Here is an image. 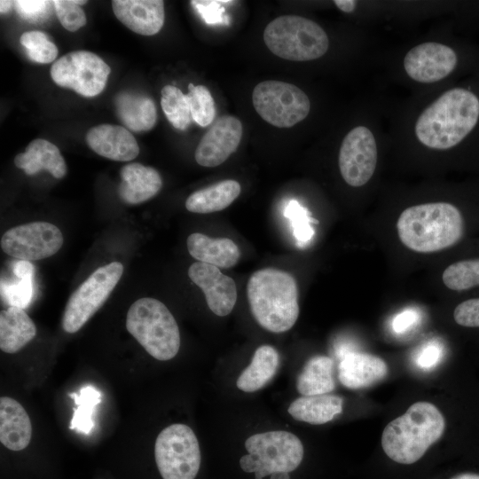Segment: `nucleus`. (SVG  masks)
Here are the masks:
<instances>
[{
  "label": "nucleus",
  "instance_id": "1",
  "mask_svg": "<svg viewBox=\"0 0 479 479\" xmlns=\"http://www.w3.org/2000/svg\"><path fill=\"white\" fill-rule=\"evenodd\" d=\"M478 118V98L466 89H452L420 114L415 124V134L427 147L449 149L470 133Z\"/></svg>",
  "mask_w": 479,
  "mask_h": 479
},
{
  "label": "nucleus",
  "instance_id": "2",
  "mask_svg": "<svg viewBox=\"0 0 479 479\" xmlns=\"http://www.w3.org/2000/svg\"><path fill=\"white\" fill-rule=\"evenodd\" d=\"M397 230L401 242L419 253H432L455 245L462 237L459 210L447 202L415 205L399 216Z\"/></svg>",
  "mask_w": 479,
  "mask_h": 479
},
{
  "label": "nucleus",
  "instance_id": "3",
  "mask_svg": "<svg viewBox=\"0 0 479 479\" xmlns=\"http://www.w3.org/2000/svg\"><path fill=\"white\" fill-rule=\"evenodd\" d=\"M251 313L257 323L272 333H284L299 316L298 288L288 272L264 268L255 271L247 285Z\"/></svg>",
  "mask_w": 479,
  "mask_h": 479
},
{
  "label": "nucleus",
  "instance_id": "4",
  "mask_svg": "<svg viewBox=\"0 0 479 479\" xmlns=\"http://www.w3.org/2000/svg\"><path fill=\"white\" fill-rule=\"evenodd\" d=\"M444 428V418L435 404L416 402L385 427L381 446L392 460L412 464L441 437Z\"/></svg>",
  "mask_w": 479,
  "mask_h": 479
},
{
  "label": "nucleus",
  "instance_id": "5",
  "mask_svg": "<svg viewBox=\"0 0 479 479\" xmlns=\"http://www.w3.org/2000/svg\"><path fill=\"white\" fill-rule=\"evenodd\" d=\"M126 328L155 359L169 360L179 350L177 323L165 304L157 299L143 297L134 302L127 313Z\"/></svg>",
  "mask_w": 479,
  "mask_h": 479
},
{
  "label": "nucleus",
  "instance_id": "6",
  "mask_svg": "<svg viewBox=\"0 0 479 479\" xmlns=\"http://www.w3.org/2000/svg\"><path fill=\"white\" fill-rule=\"evenodd\" d=\"M263 41L273 54L293 61L318 59L329 46L327 35L318 24L295 15L271 20L264 29Z\"/></svg>",
  "mask_w": 479,
  "mask_h": 479
},
{
  "label": "nucleus",
  "instance_id": "7",
  "mask_svg": "<svg viewBox=\"0 0 479 479\" xmlns=\"http://www.w3.org/2000/svg\"><path fill=\"white\" fill-rule=\"evenodd\" d=\"M248 454L242 456L240 466L243 471L255 473L263 479L276 472L294 471L303 458L300 439L287 431H268L249 436L245 442Z\"/></svg>",
  "mask_w": 479,
  "mask_h": 479
},
{
  "label": "nucleus",
  "instance_id": "8",
  "mask_svg": "<svg viewBox=\"0 0 479 479\" xmlns=\"http://www.w3.org/2000/svg\"><path fill=\"white\" fill-rule=\"evenodd\" d=\"M154 458L163 479H194L201 455L192 429L179 423L162 429L154 444Z\"/></svg>",
  "mask_w": 479,
  "mask_h": 479
},
{
  "label": "nucleus",
  "instance_id": "9",
  "mask_svg": "<svg viewBox=\"0 0 479 479\" xmlns=\"http://www.w3.org/2000/svg\"><path fill=\"white\" fill-rule=\"evenodd\" d=\"M123 273L120 262H112L93 271L69 297L63 313L64 331L74 334L105 303Z\"/></svg>",
  "mask_w": 479,
  "mask_h": 479
},
{
  "label": "nucleus",
  "instance_id": "10",
  "mask_svg": "<svg viewBox=\"0 0 479 479\" xmlns=\"http://www.w3.org/2000/svg\"><path fill=\"white\" fill-rule=\"evenodd\" d=\"M253 106L268 123L290 128L304 120L310 113L308 96L297 86L280 81H264L252 92Z\"/></svg>",
  "mask_w": 479,
  "mask_h": 479
},
{
  "label": "nucleus",
  "instance_id": "11",
  "mask_svg": "<svg viewBox=\"0 0 479 479\" xmlns=\"http://www.w3.org/2000/svg\"><path fill=\"white\" fill-rule=\"evenodd\" d=\"M110 72L109 66L95 53L77 51L56 60L51 66V76L59 86L91 98L102 92Z\"/></svg>",
  "mask_w": 479,
  "mask_h": 479
},
{
  "label": "nucleus",
  "instance_id": "12",
  "mask_svg": "<svg viewBox=\"0 0 479 479\" xmlns=\"http://www.w3.org/2000/svg\"><path fill=\"white\" fill-rule=\"evenodd\" d=\"M60 230L48 222H32L12 227L1 238V248L21 261H37L55 255L63 245Z\"/></svg>",
  "mask_w": 479,
  "mask_h": 479
},
{
  "label": "nucleus",
  "instance_id": "13",
  "mask_svg": "<svg viewBox=\"0 0 479 479\" xmlns=\"http://www.w3.org/2000/svg\"><path fill=\"white\" fill-rule=\"evenodd\" d=\"M338 163L343 180L350 186H362L371 179L377 163V146L369 129L357 126L345 136Z\"/></svg>",
  "mask_w": 479,
  "mask_h": 479
},
{
  "label": "nucleus",
  "instance_id": "14",
  "mask_svg": "<svg viewBox=\"0 0 479 479\" xmlns=\"http://www.w3.org/2000/svg\"><path fill=\"white\" fill-rule=\"evenodd\" d=\"M457 64L455 51L442 43H424L411 49L404 59L406 74L420 82H438L450 75Z\"/></svg>",
  "mask_w": 479,
  "mask_h": 479
},
{
  "label": "nucleus",
  "instance_id": "15",
  "mask_svg": "<svg viewBox=\"0 0 479 479\" xmlns=\"http://www.w3.org/2000/svg\"><path fill=\"white\" fill-rule=\"evenodd\" d=\"M242 132V124L236 117H219L201 137L194 153L196 162L209 168L222 164L237 150Z\"/></svg>",
  "mask_w": 479,
  "mask_h": 479
},
{
  "label": "nucleus",
  "instance_id": "16",
  "mask_svg": "<svg viewBox=\"0 0 479 479\" xmlns=\"http://www.w3.org/2000/svg\"><path fill=\"white\" fill-rule=\"evenodd\" d=\"M188 276L202 290L214 314L224 317L231 313L237 301L236 284L231 277L218 267L201 262L191 264Z\"/></svg>",
  "mask_w": 479,
  "mask_h": 479
},
{
  "label": "nucleus",
  "instance_id": "17",
  "mask_svg": "<svg viewBox=\"0 0 479 479\" xmlns=\"http://www.w3.org/2000/svg\"><path fill=\"white\" fill-rule=\"evenodd\" d=\"M112 8L123 25L142 35L157 34L164 24V2L161 0H114Z\"/></svg>",
  "mask_w": 479,
  "mask_h": 479
},
{
  "label": "nucleus",
  "instance_id": "18",
  "mask_svg": "<svg viewBox=\"0 0 479 479\" xmlns=\"http://www.w3.org/2000/svg\"><path fill=\"white\" fill-rule=\"evenodd\" d=\"M86 141L96 153L113 161H129L139 153V146L133 135L120 125L95 126L87 132Z\"/></svg>",
  "mask_w": 479,
  "mask_h": 479
},
{
  "label": "nucleus",
  "instance_id": "19",
  "mask_svg": "<svg viewBox=\"0 0 479 479\" xmlns=\"http://www.w3.org/2000/svg\"><path fill=\"white\" fill-rule=\"evenodd\" d=\"M388 366L381 357L358 351H350L340 358L338 378L346 388L358 389L383 379Z\"/></svg>",
  "mask_w": 479,
  "mask_h": 479
},
{
  "label": "nucleus",
  "instance_id": "20",
  "mask_svg": "<svg viewBox=\"0 0 479 479\" xmlns=\"http://www.w3.org/2000/svg\"><path fill=\"white\" fill-rule=\"evenodd\" d=\"M118 186L121 200L127 204H139L155 196L162 186L159 172L137 162L123 166Z\"/></svg>",
  "mask_w": 479,
  "mask_h": 479
},
{
  "label": "nucleus",
  "instance_id": "21",
  "mask_svg": "<svg viewBox=\"0 0 479 479\" xmlns=\"http://www.w3.org/2000/svg\"><path fill=\"white\" fill-rule=\"evenodd\" d=\"M32 425L23 406L9 397L0 398V442L9 450L18 452L30 443Z\"/></svg>",
  "mask_w": 479,
  "mask_h": 479
},
{
  "label": "nucleus",
  "instance_id": "22",
  "mask_svg": "<svg viewBox=\"0 0 479 479\" xmlns=\"http://www.w3.org/2000/svg\"><path fill=\"white\" fill-rule=\"evenodd\" d=\"M14 164L27 175H35L44 169L58 179L64 177L67 170L59 148L43 138L31 141L24 153L15 156Z\"/></svg>",
  "mask_w": 479,
  "mask_h": 479
},
{
  "label": "nucleus",
  "instance_id": "23",
  "mask_svg": "<svg viewBox=\"0 0 479 479\" xmlns=\"http://www.w3.org/2000/svg\"><path fill=\"white\" fill-rule=\"evenodd\" d=\"M187 249L198 262L224 269L237 264L240 257L239 247L231 239L211 238L200 232L189 235Z\"/></svg>",
  "mask_w": 479,
  "mask_h": 479
},
{
  "label": "nucleus",
  "instance_id": "24",
  "mask_svg": "<svg viewBox=\"0 0 479 479\" xmlns=\"http://www.w3.org/2000/svg\"><path fill=\"white\" fill-rule=\"evenodd\" d=\"M116 114L120 121L135 132L148 131L157 120L153 100L134 91H121L115 97Z\"/></svg>",
  "mask_w": 479,
  "mask_h": 479
},
{
  "label": "nucleus",
  "instance_id": "25",
  "mask_svg": "<svg viewBox=\"0 0 479 479\" xmlns=\"http://www.w3.org/2000/svg\"><path fill=\"white\" fill-rule=\"evenodd\" d=\"M36 327L24 309L9 306L0 312V349L13 354L34 339Z\"/></svg>",
  "mask_w": 479,
  "mask_h": 479
},
{
  "label": "nucleus",
  "instance_id": "26",
  "mask_svg": "<svg viewBox=\"0 0 479 479\" xmlns=\"http://www.w3.org/2000/svg\"><path fill=\"white\" fill-rule=\"evenodd\" d=\"M343 400L335 395L303 396L288 407V413L296 420L321 425L342 412Z\"/></svg>",
  "mask_w": 479,
  "mask_h": 479
},
{
  "label": "nucleus",
  "instance_id": "27",
  "mask_svg": "<svg viewBox=\"0 0 479 479\" xmlns=\"http://www.w3.org/2000/svg\"><path fill=\"white\" fill-rule=\"evenodd\" d=\"M240 190V185L236 180H223L192 192L186 199L185 208L190 212L199 214L221 211L238 198Z\"/></svg>",
  "mask_w": 479,
  "mask_h": 479
},
{
  "label": "nucleus",
  "instance_id": "28",
  "mask_svg": "<svg viewBox=\"0 0 479 479\" xmlns=\"http://www.w3.org/2000/svg\"><path fill=\"white\" fill-rule=\"evenodd\" d=\"M279 364L276 349L262 345L256 349L251 363L240 374L236 385L244 392H254L262 389L275 375Z\"/></svg>",
  "mask_w": 479,
  "mask_h": 479
},
{
  "label": "nucleus",
  "instance_id": "29",
  "mask_svg": "<svg viewBox=\"0 0 479 479\" xmlns=\"http://www.w3.org/2000/svg\"><path fill=\"white\" fill-rule=\"evenodd\" d=\"M334 360L326 356H314L303 366L296 381L302 396L327 394L334 390Z\"/></svg>",
  "mask_w": 479,
  "mask_h": 479
},
{
  "label": "nucleus",
  "instance_id": "30",
  "mask_svg": "<svg viewBox=\"0 0 479 479\" xmlns=\"http://www.w3.org/2000/svg\"><path fill=\"white\" fill-rule=\"evenodd\" d=\"M16 279L12 283L1 281V295L7 304L27 308L34 295L35 268L31 262L18 261L12 266Z\"/></svg>",
  "mask_w": 479,
  "mask_h": 479
},
{
  "label": "nucleus",
  "instance_id": "31",
  "mask_svg": "<svg viewBox=\"0 0 479 479\" xmlns=\"http://www.w3.org/2000/svg\"><path fill=\"white\" fill-rule=\"evenodd\" d=\"M69 397L74 399L75 404L69 428L89 435L94 427V409L101 402L100 391L92 385H86L79 393H70Z\"/></svg>",
  "mask_w": 479,
  "mask_h": 479
},
{
  "label": "nucleus",
  "instance_id": "32",
  "mask_svg": "<svg viewBox=\"0 0 479 479\" xmlns=\"http://www.w3.org/2000/svg\"><path fill=\"white\" fill-rule=\"evenodd\" d=\"M161 108L172 126L177 130H185L191 122L189 103L178 88L166 85L161 90Z\"/></svg>",
  "mask_w": 479,
  "mask_h": 479
},
{
  "label": "nucleus",
  "instance_id": "33",
  "mask_svg": "<svg viewBox=\"0 0 479 479\" xmlns=\"http://www.w3.org/2000/svg\"><path fill=\"white\" fill-rule=\"evenodd\" d=\"M442 279L450 289L462 291L479 286V259L456 262L444 271Z\"/></svg>",
  "mask_w": 479,
  "mask_h": 479
},
{
  "label": "nucleus",
  "instance_id": "34",
  "mask_svg": "<svg viewBox=\"0 0 479 479\" xmlns=\"http://www.w3.org/2000/svg\"><path fill=\"white\" fill-rule=\"evenodd\" d=\"M186 98L189 103L191 116L201 127L212 123L216 116L214 98L208 89L203 85H188Z\"/></svg>",
  "mask_w": 479,
  "mask_h": 479
},
{
  "label": "nucleus",
  "instance_id": "35",
  "mask_svg": "<svg viewBox=\"0 0 479 479\" xmlns=\"http://www.w3.org/2000/svg\"><path fill=\"white\" fill-rule=\"evenodd\" d=\"M20 44L26 48L28 58L37 63L52 62L58 55L57 46L42 31H27L20 37Z\"/></svg>",
  "mask_w": 479,
  "mask_h": 479
},
{
  "label": "nucleus",
  "instance_id": "36",
  "mask_svg": "<svg viewBox=\"0 0 479 479\" xmlns=\"http://www.w3.org/2000/svg\"><path fill=\"white\" fill-rule=\"evenodd\" d=\"M284 216L290 221L293 233L299 247L308 244L314 235L312 223L318 222L310 217L308 209L299 204L295 200H290L285 210Z\"/></svg>",
  "mask_w": 479,
  "mask_h": 479
},
{
  "label": "nucleus",
  "instance_id": "37",
  "mask_svg": "<svg viewBox=\"0 0 479 479\" xmlns=\"http://www.w3.org/2000/svg\"><path fill=\"white\" fill-rule=\"evenodd\" d=\"M56 15L64 28L75 32L86 24V15L81 5L86 1L54 0Z\"/></svg>",
  "mask_w": 479,
  "mask_h": 479
},
{
  "label": "nucleus",
  "instance_id": "38",
  "mask_svg": "<svg viewBox=\"0 0 479 479\" xmlns=\"http://www.w3.org/2000/svg\"><path fill=\"white\" fill-rule=\"evenodd\" d=\"M190 3L207 24L228 25L230 23L229 17L225 14L224 4H232L233 1L195 0Z\"/></svg>",
  "mask_w": 479,
  "mask_h": 479
},
{
  "label": "nucleus",
  "instance_id": "39",
  "mask_svg": "<svg viewBox=\"0 0 479 479\" xmlns=\"http://www.w3.org/2000/svg\"><path fill=\"white\" fill-rule=\"evenodd\" d=\"M442 357L443 346L436 341H430L417 351L414 363L418 368L429 371L436 367Z\"/></svg>",
  "mask_w": 479,
  "mask_h": 479
},
{
  "label": "nucleus",
  "instance_id": "40",
  "mask_svg": "<svg viewBox=\"0 0 479 479\" xmlns=\"http://www.w3.org/2000/svg\"><path fill=\"white\" fill-rule=\"evenodd\" d=\"M457 324L466 327H479V298H473L459 303L453 311Z\"/></svg>",
  "mask_w": 479,
  "mask_h": 479
},
{
  "label": "nucleus",
  "instance_id": "41",
  "mask_svg": "<svg viewBox=\"0 0 479 479\" xmlns=\"http://www.w3.org/2000/svg\"><path fill=\"white\" fill-rule=\"evenodd\" d=\"M50 3L44 0H18L14 1V5L22 19L35 22L46 16Z\"/></svg>",
  "mask_w": 479,
  "mask_h": 479
},
{
  "label": "nucleus",
  "instance_id": "42",
  "mask_svg": "<svg viewBox=\"0 0 479 479\" xmlns=\"http://www.w3.org/2000/svg\"><path fill=\"white\" fill-rule=\"evenodd\" d=\"M419 319L420 315L416 310L406 309L395 316L392 329L397 334H403L417 325Z\"/></svg>",
  "mask_w": 479,
  "mask_h": 479
},
{
  "label": "nucleus",
  "instance_id": "43",
  "mask_svg": "<svg viewBox=\"0 0 479 479\" xmlns=\"http://www.w3.org/2000/svg\"><path fill=\"white\" fill-rule=\"evenodd\" d=\"M334 3L344 12H352L357 5V2L353 0H335Z\"/></svg>",
  "mask_w": 479,
  "mask_h": 479
},
{
  "label": "nucleus",
  "instance_id": "44",
  "mask_svg": "<svg viewBox=\"0 0 479 479\" xmlns=\"http://www.w3.org/2000/svg\"><path fill=\"white\" fill-rule=\"evenodd\" d=\"M14 4L13 1L1 0L0 1V12L2 14L7 13L12 5Z\"/></svg>",
  "mask_w": 479,
  "mask_h": 479
},
{
  "label": "nucleus",
  "instance_id": "45",
  "mask_svg": "<svg viewBox=\"0 0 479 479\" xmlns=\"http://www.w3.org/2000/svg\"><path fill=\"white\" fill-rule=\"evenodd\" d=\"M452 479H479V475L473 474V473H464V474L458 475L457 476Z\"/></svg>",
  "mask_w": 479,
  "mask_h": 479
},
{
  "label": "nucleus",
  "instance_id": "46",
  "mask_svg": "<svg viewBox=\"0 0 479 479\" xmlns=\"http://www.w3.org/2000/svg\"><path fill=\"white\" fill-rule=\"evenodd\" d=\"M271 479H289V475L287 472H276L271 475Z\"/></svg>",
  "mask_w": 479,
  "mask_h": 479
}]
</instances>
